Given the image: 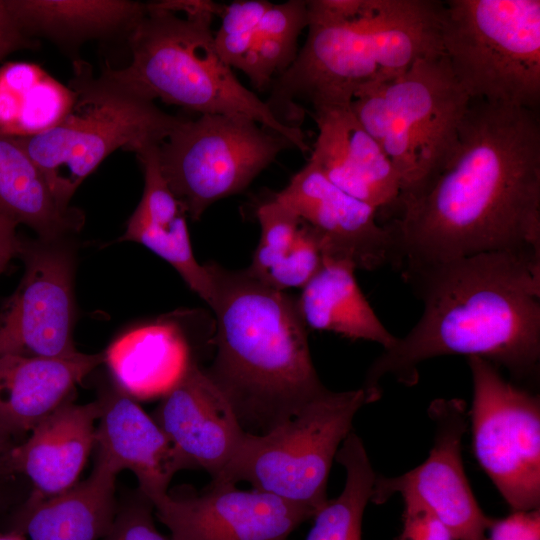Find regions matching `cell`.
Returning a JSON list of instances; mask_svg holds the SVG:
<instances>
[{"mask_svg": "<svg viewBox=\"0 0 540 540\" xmlns=\"http://www.w3.org/2000/svg\"><path fill=\"white\" fill-rule=\"evenodd\" d=\"M74 90L37 64L0 67V134L29 137L57 125L75 102Z\"/></svg>", "mask_w": 540, "mask_h": 540, "instance_id": "28", "label": "cell"}, {"mask_svg": "<svg viewBox=\"0 0 540 540\" xmlns=\"http://www.w3.org/2000/svg\"><path fill=\"white\" fill-rule=\"evenodd\" d=\"M441 42L470 100L536 111L539 0H449L444 4Z\"/></svg>", "mask_w": 540, "mask_h": 540, "instance_id": "8", "label": "cell"}, {"mask_svg": "<svg viewBox=\"0 0 540 540\" xmlns=\"http://www.w3.org/2000/svg\"><path fill=\"white\" fill-rule=\"evenodd\" d=\"M289 147L285 137L249 118L200 114L180 116L157 157L171 191L196 221L216 201L243 191Z\"/></svg>", "mask_w": 540, "mask_h": 540, "instance_id": "10", "label": "cell"}, {"mask_svg": "<svg viewBox=\"0 0 540 540\" xmlns=\"http://www.w3.org/2000/svg\"><path fill=\"white\" fill-rule=\"evenodd\" d=\"M100 540H170L157 528L152 502L140 491L118 505L113 523Z\"/></svg>", "mask_w": 540, "mask_h": 540, "instance_id": "31", "label": "cell"}, {"mask_svg": "<svg viewBox=\"0 0 540 540\" xmlns=\"http://www.w3.org/2000/svg\"><path fill=\"white\" fill-rule=\"evenodd\" d=\"M116 477L96 462L84 481L51 498L28 502L21 534L29 540H100L117 512Z\"/></svg>", "mask_w": 540, "mask_h": 540, "instance_id": "25", "label": "cell"}, {"mask_svg": "<svg viewBox=\"0 0 540 540\" xmlns=\"http://www.w3.org/2000/svg\"><path fill=\"white\" fill-rule=\"evenodd\" d=\"M397 540H455L445 524L426 506L405 499Z\"/></svg>", "mask_w": 540, "mask_h": 540, "instance_id": "33", "label": "cell"}, {"mask_svg": "<svg viewBox=\"0 0 540 540\" xmlns=\"http://www.w3.org/2000/svg\"><path fill=\"white\" fill-rule=\"evenodd\" d=\"M0 214L48 241L67 239L85 222L83 211L57 203L42 172L17 140L1 134Z\"/></svg>", "mask_w": 540, "mask_h": 540, "instance_id": "26", "label": "cell"}, {"mask_svg": "<svg viewBox=\"0 0 540 540\" xmlns=\"http://www.w3.org/2000/svg\"><path fill=\"white\" fill-rule=\"evenodd\" d=\"M152 418L193 469L205 470L211 480L223 475L247 434L229 401L193 360Z\"/></svg>", "mask_w": 540, "mask_h": 540, "instance_id": "16", "label": "cell"}, {"mask_svg": "<svg viewBox=\"0 0 540 540\" xmlns=\"http://www.w3.org/2000/svg\"><path fill=\"white\" fill-rule=\"evenodd\" d=\"M0 540H26L24 535L17 532L9 534H0Z\"/></svg>", "mask_w": 540, "mask_h": 540, "instance_id": "39", "label": "cell"}, {"mask_svg": "<svg viewBox=\"0 0 540 540\" xmlns=\"http://www.w3.org/2000/svg\"><path fill=\"white\" fill-rule=\"evenodd\" d=\"M216 352L205 373L243 429L263 434L328 392L312 362L296 300L252 276L208 264Z\"/></svg>", "mask_w": 540, "mask_h": 540, "instance_id": "4", "label": "cell"}, {"mask_svg": "<svg viewBox=\"0 0 540 540\" xmlns=\"http://www.w3.org/2000/svg\"><path fill=\"white\" fill-rule=\"evenodd\" d=\"M393 214L395 269L490 252L540 255L536 111L470 100L450 161Z\"/></svg>", "mask_w": 540, "mask_h": 540, "instance_id": "1", "label": "cell"}, {"mask_svg": "<svg viewBox=\"0 0 540 540\" xmlns=\"http://www.w3.org/2000/svg\"><path fill=\"white\" fill-rule=\"evenodd\" d=\"M444 4L432 0L307 1L308 34L295 60L271 84L266 103L298 126L305 100L313 110L349 106L361 92L443 53Z\"/></svg>", "mask_w": 540, "mask_h": 540, "instance_id": "3", "label": "cell"}, {"mask_svg": "<svg viewBox=\"0 0 540 540\" xmlns=\"http://www.w3.org/2000/svg\"><path fill=\"white\" fill-rule=\"evenodd\" d=\"M97 401L96 462L117 475L131 471L148 499L167 493L175 473L193 469L152 416L119 387L105 389Z\"/></svg>", "mask_w": 540, "mask_h": 540, "instance_id": "17", "label": "cell"}, {"mask_svg": "<svg viewBox=\"0 0 540 540\" xmlns=\"http://www.w3.org/2000/svg\"><path fill=\"white\" fill-rule=\"evenodd\" d=\"M368 404L363 388L328 390L263 434H246L237 455L218 480L272 493L314 515L329 500L327 484L336 453L352 431L358 410Z\"/></svg>", "mask_w": 540, "mask_h": 540, "instance_id": "9", "label": "cell"}, {"mask_svg": "<svg viewBox=\"0 0 540 540\" xmlns=\"http://www.w3.org/2000/svg\"><path fill=\"white\" fill-rule=\"evenodd\" d=\"M38 44L22 29L7 0H0V61L17 50L35 49Z\"/></svg>", "mask_w": 540, "mask_h": 540, "instance_id": "36", "label": "cell"}, {"mask_svg": "<svg viewBox=\"0 0 540 540\" xmlns=\"http://www.w3.org/2000/svg\"><path fill=\"white\" fill-rule=\"evenodd\" d=\"M433 443L417 467L395 477L377 475L371 502L384 504L392 496L418 501L431 510L455 540H481L492 518L478 505L462 461V439L468 426L463 400L439 398L428 407Z\"/></svg>", "mask_w": 540, "mask_h": 540, "instance_id": "13", "label": "cell"}, {"mask_svg": "<svg viewBox=\"0 0 540 540\" xmlns=\"http://www.w3.org/2000/svg\"><path fill=\"white\" fill-rule=\"evenodd\" d=\"M481 540H540V509L512 511L504 518H492Z\"/></svg>", "mask_w": 540, "mask_h": 540, "instance_id": "34", "label": "cell"}, {"mask_svg": "<svg viewBox=\"0 0 540 540\" xmlns=\"http://www.w3.org/2000/svg\"><path fill=\"white\" fill-rule=\"evenodd\" d=\"M318 136L310 161L336 187L377 210H391L400 179L391 161L349 106L313 110Z\"/></svg>", "mask_w": 540, "mask_h": 540, "instance_id": "18", "label": "cell"}, {"mask_svg": "<svg viewBox=\"0 0 540 540\" xmlns=\"http://www.w3.org/2000/svg\"><path fill=\"white\" fill-rule=\"evenodd\" d=\"M24 274L0 306V356L58 358L77 353L73 250L63 240H22Z\"/></svg>", "mask_w": 540, "mask_h": 540, "instance_id": "12", "label": "cell"}, {"mask_svg": "<svg viewBox=\"0 0 540 540\" xmlns=\"http://www.w3.org/2000/svg\"><path fill=\"white\" fill-rule=\"evenodd\" d=\"M17 226L15 221L0 214V274L12 259L19 257L23 239L17 234Z\"/></svg>", "mask_w": 540, "mask_h": 540, "instance_id": "37", "label": "cell"}, {"mask_svg": "<svg viewBox=\"0 0 540 540\" xmlns=\"http://www.w3.org/2000/svg\"><path fill=\"white\" fill-rule=\"evenodd\" d=\"M25 33L75 50L93 39L124 36L146 13V3L129 0H7Z\"/></svg>", "mask_w": 540, "mask_h": 540, "instance_id": "22", "label": "cell"}, {"mask_svg": "<svg viewBox=\"0 0 540 540\" xmlns=\"http://www.w3.org/2000/svg\"><path fill=\"white\" fill-rule=\"evenodd\" d=\"M170 540H288L314 513L272 493L212 482L199 492L149 499Z\"/></svg>", "mask_w": 540, "mask_h": 540, "instance_id": "14", "label": "cell"}, {"mask_svg": "<svg viewBox=\"0 0 540 540\" xmlns=\"http://www.w3.org/2000/svg\"><path fill=\"white\" fill-rule=\"evenodd\" d=\"M13 447L14 446L11 442V435H9L0 428V474L8 472L7 459Z\"/></svg>", "mask_w": 540, "mask_h": 540, "instance_id": "38", "label": "cell"}, {"mask_svg": "<svg viewBox=\"0 0 540 540\" xmlns=\"http://www.w3.org/2000/svg\"><path fill=\"white\" fill-rule=\"evenodd\" d=\"M102 363L103 352L58 358L0 356V428L11 436L31 432Z\"/></svg>", "mask_w": 540, "mask_h": 540, "instance_id": "20", "label": "cell"}, {"mask_svg": "<svg viewBox=\"0 0 540 540\" xmlns=\"http://www.w3.org/2000/svg\"><path fill=\"white\" fill-rule=\"evenodd\" d=\"M273 3L266 0L235 1L223 6L221 26L215 32L221 35H237L255 32Z\"/></svg>", "mask_w": 540, "mask_h": 540, "instance_id": "35", "label": "cell"}, {"mask_svg": "<svg viewBox=\"0 0 540 540\" xmlns=\"http://www.w3.org/2000/svg\"><path fill=\"white\" fill-rule=\"evenodd\" d=\"M308 25L307 1L290 0L272 4L256 28V38H274L297 44L301 31Z\"/></svg>", "mask_w": 540, "mask_h": 540, "instance_id": "32", "label": "cell"}, {"mask_svg": "<svg viewBox=\"0 0 540 540\" xmlns=\"http://www.w3.org/2000/svg\"><path fill=\"white\" fill-rule=\"evenodd\" d=\"M475 457L512 511L540 509V399L497 366L468 357Z\"/></svg>", "mask_w": 540, "mask_h": 540, "instance_id": "11", "label": "cell"}, {"mask_svg": "<svg viewBox=\"0 0 540 540\" xmlns=\"http://www.w3.org/2000/svg\"><path fill=\"white\" fill-rule=\"evenodd\" d=\"M74 71L69 87L76 97L68 114L45 132L14 137L65 208L81 183L111 153L118 149L134 153L159 145L180 118L102 74L94 77L81 60L74 62Z\"/></svg>", "mask_w": 540, "mask_h": 540, "instance_id": "7", "label": "cell"}, {"mask_svg": "<svg viewBox=\"0 0 540 540\" xmlns=\"http://www.w3.org/2000/svg\"><path fill=\"white\" fill-rule=\"evenodd\" d=\"M355 270L349 261L323 256L320 269L296 299L298 311L306 327L376 342L388 349L397 337L386 329L362 293Z\"/></svg>", "mask_w": 540, "mask_h": 540, "instance_id": "24", "label": "cell"}, {"mask_svg": "<svg viewBox=\"0 0 540 540\" xmlns=\"http://www.w3.org/2000/svg\"><path fill=\"white\" fill-rule=\"evenodd\" d=\"M98 401L75 404L70 399L39 422L26 441L14 446L7 471L19 472L33 485L28 502L56 496L73 487L95 446Z\"/></svg>", "mask_w": 540, "mask_h": 540, "instance_id": "19", "label": "cell"}, {"mask_svg": "<svg viewBox=\"0 0 540 540\" xmlns=\"http://www.w3.org/2000/svg\"><path fill=\"white\" fill-rule=\"evenodd\" d=\"M137 159L144 172V191L118 241H132L168 262L189 288L209 306L214 283L208 264L194 256L186 212L167 184L157 153L145 151Z\"/></svg>", "mask_w": 540, "mask_h": 540, "instance_id": "21", "label": "cell"}, {"mask_svg": "<svg viewBox=\"0 0 540 540\" xmlns=\"http://www.w3.org/2000/svg\"><path fill=\"white\" fill-rule=\"evenodd\" d=\"M335 460L346 472L343 490L313 516L314 523L305 540H362L363 514L377 474L362 440L352 431L339 447Z\"/></svg>", "mask_w": 540, "mask_h": 540, "instance_id": "29", "label": "cell"}, {"mask_svg": "<svg viewBox=\"0 0 540 540\" xmlns=\"http://www.w3.org/2000/svg\"><path fill=\"white\" fill-rule=\"evenodd\" d=\"M103 353L115 385L135 400L162 398L192 362L185 340L168 324L134 328Z\"/></svg>", "mask_w": 540, "mask_h": 540, "instance_id": "23", "label": "cell"}, {"mask_svg": "<svg viewBox=\"0 0 540 540\" xmlns=\"http://www.w3.org/2000/svg\"><path fill=\"white\" fill-rule=\"evenodd\" d=\"M297 53V44L274 38H255L239 70L249 77L258 91H264L288 69Z\"/></svg>", "mask_w": 540, "mask_h": 540, "instance_id": "30", "label": "cell"}, {"mask_svg": "<svg viewBox=\"0 0 540 540\" xmlns=\"http://www.w3.org/2000/svg\"><path fill=\"white\" fill-rule=\"evenodd\" d=\"M274 198L293 210L318 237L323 256L376 270L395 264L391 229L378 210L332 184L310 160Z\"/></svg>", "mask_w": 540, "mask_h": 540, "instance_id": "15", "label": "cell"}, {"mask_svg": "<svg viewBox=\"0 0 540 540\" xmlns=\"http://www.w3.org/2000/svg\"><path fill=\"white\" fill-rule=\"evenodd\" d=\"M256 216L261 235L247 271L281 291L302 289L323 262L318 237L293 210L274 197L258 207Z\"/></svg>", "mask_w": 540, "mask_h": 540, "instance_id": "27", "label": "cell"}, {"mask_svg": "<svg viewBox=\"0 0 540 540\" xmlns=\"http://www.w3.org/2000/svg\"><path fill=\"white\" fill-rule=\"evenodd\" d=\"M223 6L187 0L178 13L147 2L145 15L127 40L129 64L118 69L107 64L101 74L153 102L160 99L199 115L249 118L308 152L302 129L283 123L219 56L211 23Z\"/></svg>", "mask_w": 540, "mask_h": 540, "instance_id": "5", "label": "cell"}, {"mask_svg": "<svg viewBox=\"0 0 540 540\" xmlns=\"http://www.w3.org/2000/svg\"><path fill=\"white\" fill-rule=\"evenodd\" d=\"M469 104L444 53L417 60L401 76L353 99L352 112L399 176L392 212L424 193L450 161Z\"/></svg>", "mask_w": 540, "mask_h": 540, "instance_id": "6", "label": "cell"}, {"mask_svg": "<svg viewBox=\"0 0 540 540\" xmlns=\"http://www.w3.org/2000/svg\"><path fill=\"white\" fill-rule=\"evenodd\" d=\"M402 279L423 304L416 325L368 369V403L392 377L417 384L419 365L443 355L483 358L518 382L540 369V255L490 252L443 262L404 264Z\"/></svg>", "mask_w": 540, "mask_h": 540, "instance_id": "2", "label": "cell"}]
</instances>
